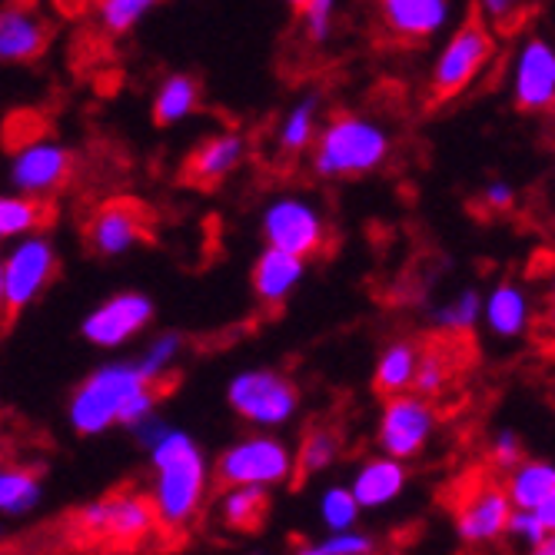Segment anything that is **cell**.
<instances>
[{"label":"cell","instance_id":"1","mask_svg":"<svg viewBox=\"0 0 555 555\" xmlns=\"http://www.w3.org/2000/svg\"><path fill=\"white\" fill-rule=\"evenodd\" d=\"M137 442L146 449L150 466H154V506L160 516V529L180 532L186 529L204 506L207 495V460L199 452L196 439L160 416H150L143 426L133 429Z\"/></svg>","mask_w":555,"mask_h":555},{"label":"cell","instance_id":"2","mask_svg":"<svg viewBox=\"0 0 555 555\" xmlns=\"http://www.w3.org/2000/svg\"><path fill=\"white\" fill-rule=\"evenodd\" d=\"M160 386L140 363H107L93 370L70 396L67 420L80 436H104L114 426L137 429L157 416Z\"/></svg>","mask_w":555,"mask_h":555},{"label":"cell","instance_id":"3","mask_svg":"<svg viewBox=\"0 0 555 555\" xmlns=\"http://www.w3.org/2000/svg\"><path fill=\"white\" fill-rule=\"evenodd\" d=\"M392 150L389 130L363 114H336L313 143V173L320 180H357L376 173Z\"/></svg>","mask_w":555,"mask_h":555},{"label":"cell","instance_id":"4","mask_svg":"<svg viewBox=\"0 0 555 555\" xmlns=\"http://www.w3.org/2000/svg\"><path fill=\"white\" fill-rule=\"evenodd\" d=\"M492 54H495V40L482 17H469L466 24H460L433 64L429 74L433 104H446V100H456L460 93H466L476 83V77L486 70Z\"/></svg>","mask_w":555,"mask_h":555},{"label":"cell","instance_id":"5","mask_svg":"<svg viewBox=\"0 0 555 555\" xmlns=\"http://www.w3.org/2000/svg\"><path fill=\"white\" fill-rule=\"evenodd\" d=\"M296 476V452L267 433L243 436L233 446L220 452L214 466V479L230 489V486H283Z\"/></svg>","mask_w":555,"mask_h":555},{"label":"cell","instance_id":"6","mask_svg":"<svg viewBox=\"0 0 555 555\" xmlns=\"http://www.w3.org/2000/svg\"><path fill=\"white\" fill-rule=\"evenodd\" d=\"M230 410L257 429H280L299 410V389L286 373L276 370H243L227 386Z\"/></svg>","mask_w":555,"mask_h":555},{"label":"cell","instance_id":"7","mask_svg":"<svg viewBox=\"0 0 555 555\" xmlns=\"http://www.w3.org/2000/svg\"><path fill=\"white\" fill-rule=\"evenodd\" d=\"M80 535L100 539V542H117V545H137L150 532L160 529V516L154 506V495L143 492H111L104 499H93L74 516Z\"/></svg>","mask_w":555,"mask_h":555},{"label":"cell","instance_id":"8","mask_svg":"<svg viewBox=\"0 0 555 555\" xmlns=\"http://www.w3.org/2000/svg\"><path fill=\"white\" fill-rule=\"evenodd\" d=\"M57 273V249L47 236L30 233L21 236V243L11 249L0 263V302H4L8 323L24 313L30 302L50 286Z\"/></svg>","mask_w":555,"mask_h":555},{"label":"cell","instance_id":"9","mask_svg":"<svg viewBox=\"0 0 555 555\" xmlns=\"http://www.w3.org/2000/svg\"><path fill=\"white\" fill-rule=\"evenodd\" d=\"M436 423H439V416L433 406V396H423L416 389L386 396V406H383L379 426H376V442L386 456H396L406 463V460H416L429 446Z\"/></svg>","mask_w":555,"mask_h":555},{"label":"cell","instance_id":"10","mask_svg":"<svg viewBox=\"0 0 555 555\" xmlns=\"http://www.w3.org/2000/svg\"><path fill=\"white\" fill-rule=\"evenodd\" d=\"M260 233L267 240V246H280L289 249V254L310 260L326 246V217L317 204L302 196H280L263 210L260 220Z\"/></svg>","mask_w":555,"mask_h":555},{"label":"cell","instance_id":"11","mask_svg":"<svg viewBox=\"0 0 555 555\" xmlns=\"http://www.w3.org/2000/svg\"><path fill=\"white\" fill-rule=\"evenodd\" d=\"M74 170H77V160L67 146H61L57 140H30L21 150H14L8 177L17 193L47 199L70 183Z\"/></svg>","mask_w":555,"mask_h":555},{"label":"cell","instance_id":"12","mask_svg":"<svg viewBox=\"0 0 555 555\" xmlns=\"http://www.w3.org/2000/svg\"><path fill=\"white\" fill-rule=\"evenodd\" d=\"M516 506L506 482H479L466 492L456 509V535L463 545H495L509 539V519Z\"/></svg>","mask_w":555,"mask_h":555},{"label":"cell","instance_id":"13","mask_svg":"<svg viewBox=\"0 0 555 555\" xmlns=\"http://www.w3.org/2000/svg\"><path fill=\"white\" fill-rule=\"evenodd\" d=\"M90 254L96 257H127L133 246L150 240V223L143 207H137L133 199H111V204L96 207L83 227Z\"/></svg>","mask_w":555,"mask_h":555},{"label":"cell","instance_id":"14","mask_svg":"<svg viewBox=\"0 0 555 555\" xmlns=\"http://www.w3.org/2000/svg\"><path fill=\"white\" fill-rule=\"evenodd\" d=\"M513 104L519 114L555 111V47L542 37H529L513 64Z\"/></svg>","mask_w":555,"mask_h":555},{"label":"cell","instance_id":"15","mask_svg":"<svg viewBox=\"0 0 555 555\" xmlns=\"http://www.w3.org/2000/svg\"><path fill=\"white\" fill-rule=\"evenodd\" d=\"M154 299L143 293H117L111 296L104 307H96L93 313H87L80 333L87 343L100 346V349H117L127 339H133L137 333H143L154 320Z\"/></svg>","mask_w":555,"mask_h":555},{"label":"cell","instance_id":"16","mask_svg":"<svg viewBox=\"0 0 555 555\" xmlns=\"http://www.w3.org/2000/svg\"><path fill=\"white\" fill-rule=\"evenodd\" d=\"M243 160H246V137L236 130H223L190 150V157L183 160V180L190 186L210 190L220 186L227 177H233Z\"/></svg>","mask_w":555,"mask_h":555},{"label":"cell","instance_id":"17","mask_svg":"<svg viewBox=\"0 0 555 555\" xmlns=\"http://www.w3.org/2000/svg\"><path fill=\"white\" fill-rule=\"evenodd\" d=\"M50 43V27L27 0H11L0 14V57L8 64H30Z\"/></svg>","mask_w":555,"mask_h":555},{"label":"cell","instance_id":"18","mask_svg":"<svg viewBox=\"0 0 555 555\" xmlns=\"http://www.w3.org/2000/svg\"><path fill=\"white\" fill-rule=\"evenodd\" d=\"M386 34L399 43H420L449 21V0H376Z\"/></svg>","mask_w":555,"mask_h":555},{"label":"cell","instance_id":"19","mask_svg":"<svg viewBox=\"0 0 555 555\" xmlns=\"http://www.w3.org/2000/svg\"><path fill=\"white\" fill-rule=\"evenodd\" d=\"M302 273H307V260L289 254V249L267 246L254 263V293L267 307H280L302 283Z\"/></svg>","mask_w":555,"mask_h":555},{"label":"cell","instance_id":"20","mask_svg":"<svg viewBox=\"0 0 555 555\" xmlns=\"http://www.w3.org/2000/svg\"><path fill=\"white\" fill-rule=\"evenodd\" d=\"M349 486H352V492H357L363 509H383L392 499L402 495V489H406V463L383 452V456L363 463Z\"/></svg>","mask_w":555,"mask_h":555},{"label":"cell","instance_id":"21","mask_svg":"<svg viewBox=\"0 0 555 555\" xmlns=\"http://www.w3.org/2000/svg\"><path fill=\"white\" fill-rule=\"evenodd\" d=\"M420 357L423 346L410 343V339H396L383 349V357L376 360L373 370V389L386 399V396H399L416 389V373H420Z\"/></svg>","mask_w":555,"mask_h":555},{"label":"cell","instance_id":"22","mask_svg":"<svg viewBox=\"0 0 555 555\" xmlns=\"http://www.w3.org/2000/svg\"><path fill=\"white\" fill-rule=\"evenodd\" d=\"M220 522L230 532H260L270 516V489L267 486H230L220 495Z\"/></svg>","mask_w":555,"mask_h":555},{"label":"cell","instance_id":"23","mask_svg":"<svg viewBox=\"0 0 555 555\" xmlns=\"http://www.w3.org/2000/svg\"><path fill=\"white\" fill-rule=\"evenodd\" d=\"M482 320L492 336L516 339L529 330V296L516 283H499L482 307Z\"/></svg>","mask_w":555,"mask_h":555},{"label":"cell","instance_id":"24","mask_svg":"<svg viewBox=\"0 0 555 555\" xmlns=\"http://www.w3.org/2000/svg\"><path fill=\"white\" fill-rule=\"evenodd\" d=\"M317 137H320V93H310L296 100L286 111L276 130V146L293 157V154H302V150H313Z\"/></svg>","mask_w":555,"mask_h":555},{"label":"cell","instance_id":"25","mask_svg":"<svg viewBox=\"0 0 555 555\" xmlns=\"http://www.w3.org/2000/svg\"><path fill=\"white\" fill-rule=\"evenodd\" d=\"M199 107V80L190 74H170L154 96V124L173 127L183 124Z\"/></svg>","mask_w":555,"mask_h":555},{"label":"cell","instance_id":"26","mask_svg":"<svg viewBox=\"0 0 555 555\" xmlns=\"http://www.w3.org/2000/svg\"><path fill=\"white\" fill-rule=\"evenodd\" d=\"M552 486H555V466L542 460H522L506 476V489L516 509H539Z\"/></svg>","mask_w":555,"mask_h":555},{"label":"cell","instance_id":"27","mask_svg":"<svg viewBox=\"0 0 555 555\" xmlns=\"http://www.w3.org/2000/svg\"><path fill=\"white\" fill-rule=\"evenodd\" d=\"M50 210H47V199L43 196H4L0 199V236L4 240H21L37 233L47 223Z\"/></svg>","mask_w":555,"mask_h":555},{"label":"cell","instance_id":"28","mask_svg":"<svg viewBox=\"0 0 555 555\" xmlns=\"http://www.w3.org/2000/svg\"><path fill=\"white\" fill-rule=\"evenodd\" d=\"M343 452V439L333 429H313L302 436L299 449H296V479H310L320 476L323 469H330Z\"/></svg>","mask_w":555,"mask_h":555},{"label":"cell","instance_id":"29","mask_svg":"<svg viewBox=\"0 0 555 555\" xmlns=\"http://www.w3.org/2000/svg\"><path fill=\"white\" fill-rule=\"evenodd\" d=\"M40 473L27 466H11L0 476V509L4 516H24L40 502Z\"/></svg>","mask_w":555,"mask_h":555},{"label":"cell","instance_id":"30","mask_svg":"<svg viewBox=\"0 0 555 555\" xmlns=\"http://www.w3.org/2000/svg\"><path fill=\"white\" fill-rule=\"evenodd\" d=\"M360 499L352 492V486H330L323 495H320V519L330 532H343V529H352L360 519Z\"/></svg>","mask_w":555,"mask_h":555},{"label":"cell","instance_id":"31","mask_svg":"<svg viewBox=\"0 0 555 555\" xmlns=\"http://www.w3.org/2000/svg\"><path fill=\"white\" fill-rule=\"evenodd\" d=\"M160 0H96V17L107 34H130Z\"/></svg>","mask_w":555,"mask_h":555},{"label":"cell","instance_id":"32","mask_svg":"<svg viewBox=\"0 0 555 555\" xmlns=\"http://www.w3.org/2000/svg\"><path fill=\"white\" fill-rule=\"evenodd\" d=\"M183 352V336L180 333H160L154 336V343L146 346V352L137 360L143 366V373L157 383H170V373H173V363L180 360Z\"/></svg>","mask_w":555,"mask_h":555},{"label":"cell","instance_id":"33","mask_svg":"<svg viewBox=\"0 0 555 555\" xmlns=\"http://www.w3.org/2000/svg\"><path fill=\"white\" fill-rule=\"evenodd\" d=\"M482 307H486V299L476 289H463L449 307L436 313V326L446 333H473L476 320L482 317Z\"/></svg>","mask_w":555,"mask_h":555},{"label":"cell","instance_id":"34","mask_svg":"<svg viewBox=\"0 0 555 555\" xmlns=\"http://www.w3.org/2000/svg\"><path fill=\"white\" fill-rule=\"evenodd\" d=\"M373 548H376L373 535H366V532H357V529L330 532L323 542L302 545V552H307V555H366V552H373Z\"/></svg>","mask_w":555,"mask_h":555},{"label":"cell","instance_id":"35","mask_svg":"<svg viewBox=\"0 0 555 555\" xmlns=\"http://www.w3.org/2000/svg\"><path fill=\"white\" fill-rule=\"evenodd\" d=\"M336 4H339V0H307V4L299 8L302 37H307L310 43H323L333 34Z\"/></svg>","mask_w":555,"mask_h":555},{"label":"cell","instance_id":"36","mask_svg":"<svg viewBox=\"0 0 555 555\" xmlns=\"http://www.w3.org/2000/svg\"><path fill=\"white\" fill-rule=\"evenodd\" d=\"M452 376V363L442 349H423L420 357V373H416V392L423 396H436Z\"/></svg>","mask_w":555,"mask_h":555},{"label":"cell","instance_id":"37","mask_svg":"<svg viewBox=\"0 0 555 555\" xmlns=\"http://www.w3.org/2000/svg\"><path fill=\"white\" fill-rule=\"evenodd\" d=\"M545 535H548V529L542 526V519H539L535 509H516L513 513V519H509V539L526 542V548L532 552Z\"/></svg>","mask_w":555,"mask_h":555},{"label":"cell","instance_id":"38","mask_svg":"<svg viewBox=\"0 0 555 555\" xmlns=\"http://www.w3.org/2000/svg\"><path fill=\"white\" fill-rule=\"evenodd\" d=\"M489 463L499 469H513L516 463H522V439L513 429H502L489 446Z\"/></svg>","mask_w":555,"mask_h":555},{"label":"cell","instance_id":"39","mask_svg":"<svg viewBox=\"0 0 555 555\" xmlns=\"http://www.w3.org/2000/svg\"><path fill=\"white\" fill-rule=\"evenodd\" d=\"M482 199H486V207L489 210H509L513 207V199H516V190L506 183V180H492L489 186H486V193H482Z\"/></svg>","mask_w":555,"mask_h":555},{"label":"cell","instance_id":"40","mask_svg":"<svg viewBox=\"0 0 555 555\" xmlns=\"http://www.w3.org/2000/svg\"><path fill=\"white\" fill-rule=\"evenodd\" d=\"M516 4H519V0H479V11L495 24H509V17L519 11Z\"/></svg>","mask_w":555,"mask_h":555},{"label":"cell","instance_id":"41","mask_svg":"<svg viewBox=\"0 0 555 555\" xmlns=\"http://www.w3.org/2000/svg\"><path fill=\"white\" fill-rule=\"evenodd\" d=\"M539 513V519H542V526L548 529V532H555V486H552V492L545 495V502L535 509Z\"/></svg>","mask_w":555,"mask_h":555},{"label":"cell","instance_id":"42","mask_svg":"<svg viewBox=\"0 0 555 555\" xmlns=\"http://www.w3.org/2000/svg\"><path fill=\"white\" fill-rule=\"evenodd\" d=\"M545 346L555 357V283H552V310H548V339H545Z\"/></svg>","mask_w":555,"mask_h":555},{"label":"cell","instance_id":"43","mask_svg":"<svg viewBox=\"0 0 555 555\" xmlns=\"http://www.w3.org/2000/svg\"><path fill=\"white\" fill-rule=\"evenodd\" d=\"M532 552H535V555H555V532H548V535H545Z\"/></svg>","mask_w":555,"mask_h":555},{"label":"cell","instance_id":"44","mask_svg":"<svg viewBox=\"0 0 555 555\" xmlns=\"http://www.w3.org/2000/svg\"><path fill=\"white\" fill-rule=\"evenodd\" d=\"M286 4H289V8H296V11H299V8H302V4H307V0H286Z\"/></svg>","mask_w":555,"mask_h":555}]
</instances>
